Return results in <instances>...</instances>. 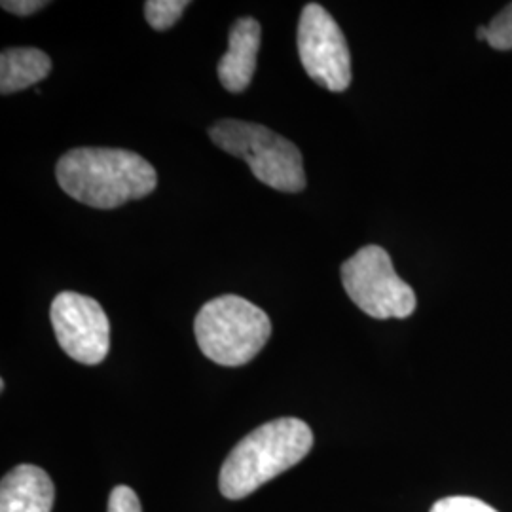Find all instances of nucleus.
I'll list each match as a JSON object with an SVG mask.
<instances>
[{
	"instance_id": "f257e3e1",
	"label": "nucleus",
	"mask_w": 512,
	"mask_h": 512,
	"mask_svg": "<svg viewBox=\"0 0 512 512\" xmlns=\"http://www.w3.org/2000/svg\"><path fill=\"white\" fill-rule=\"evenodd\" d=\"M61 190L93 209H116L156 190L158 173L124 148L84 147L63 154L55 167Z\"/></svg>"
},
{
	"instance_id": "f03ea898",
	"label": "nucleus",
	"mask_w": 512,
	"mask_h": 512,
	"mask_svg": "<svg viewBox=\"0 0 512 512\" xmlns=\"http://www.w3.org/2000/svg\"><path fill=\"white\" fill-rule=\"evenodd\" d=\"M313 433L306 421L277 418L268 421L236 448L220 469L219 488L228 499H243L256 492L310 454Z\"/></svg>"
},
{
	"instance_id": "7ed1b4c3",
	"label": "nucleus",
	"mask_w": 512,
	"mask_h": 512,
	"mask_svg": "<svg viewBox=\"0 0 512 512\" xmlns=\"http://www.w3.org/2000/svg\"><path fill=\"white\" fill-rule=\"evenodd\" d=\"M194 332L203 355L222 366L251 363L272 336V321L253 302L224 294L198 311Z\"/></svg>"
},
{
	"instance_id": "20e7f679",
	"label": "nucleus",
	"mask_w": 512,
	"mask_h": 512,
	"mask_svg": "<svg viewBox=\"0 0 512 512\" xmlns=\"http://www.w3.org/2000/svg\"><path fill=\"white\" fill-rule=\"evenodd\" d=\"M211 141L251 167L260 183L287 194L306 188L304 160L298 147L266 126L220 120L209 128Z\"/></svg>"
},
{
	"instance_id": "39448f33",
	"label": "nucleus",
	"mask_w": 512,
	"mask_h": 512,
	"mask_svg": "<svg viewBox=\"0 0 512 512\" xmlns=\"http://www.w3.org/2000/svg\"><path fill=\"white\" fill-rule=\"evenodd\" d=\"M342 285L359 310L374 319H406L416 310V293L403 281L389 253L366 245L342 264Z\"/></svg>"
},
{
	"instance_id": "423d86ee",
	"label": "nucleus",
	"mask_w": 512,
	"mask_h": 512,
	"mask_svg": "<svg viewBox=\"0 0 512 512\" xmlns=\"http://www.w3.org/2000/svg\"><path fill=\"white\" fill-rule=\"evenodd\" d=\"M298 55L315 84L329 92H346L351 84L348 42L329 12L310 2L298 23Z\"/></svg>"
},
{
	"instance_id": "0eeeda50",
	"label": "nucleus",
	"mask_w": 512,
	"mask_h": 512,
	"mask_svg": "<svg viewBox=\"0 0 512 512\" xmlns=\"http://www.w3.org/2000/svg\"><path fill=\"white\" fill-rule=\"evenodd\" d=\"M50 321L61 349L82 365H99L110 349L109 317L86 294L59 293L50 308Z\"/></svg>"
},
{
	"instance_id": "6e6552de",
	"label": "nucleus",
	"mask_w": 512,
	"mask_h": 512,
	"mask_svg": "<svg viewBox=\"0 0 512 512\" xmlns=\"http://www.w3.org/2000/svg\"><path fill=\"white\" fill-rule=\"evenodd\" d=\"M260 23L253 18H241L230 29L228 52L219 61L220 84L232 93L245 92L256 71L260 50Z\"/></svg>"
},
{
	"instance_id": "1a4fd4ad",
	"label": "nucleus",
	"mask_w": 512,
	"mask_h": 512,
	"mask_svg": "<svg viewBox=\"0 0 512 512\" xmlns=\"http://www.w3.org/2000/svg\"><path fill=\"white\" fill-rule=\"evenodd\" d=\"M54 501V482L37 465L23 463L2 478L0 512H52Z\"/></svg>"
},
{
	"instance_id": "9d476101",
	"label": "nucleus",
	"mask_w": 512,
	"mask_h": 512,
	"mask_svg": "<svg viewBox=\"0 0 512 512\" xmlns=\"http://www.w3.org/2000/svg\"><path fill=\"white\" fill-rule=\"evenodd\" d=\"M52 73V59L38 48H8L0 55V93L31 88Z\"/></svg>"
},
{
	"instance_id": "9b49d317",
	"label": "nucleus",
	"mask_w": 512,
	"mask_h": 512,
	"mask_svg": "<svg viewBox=\"0 0 512 512\" xmlns=\"http://www.w3.org/2000/svg\"><path fill=\"white\" fill-rule=\"evenodd\" d=\"M188 0H148L145 2V18L156 31L171 29L188 8Z\"/></svg>"
},
{
	"instance_id": "f8f14e48",
	"label": "nucleus",
	"mask_w": 512,
	"mask_h": 512,
	"mask_svg": "<svg viewBox=\"0 0 512 512\" xmlns=\"http://www.w3.org/2000/svg\"><path fill=\"white\" fill-rule=\"evenodd\" d=\"M486 42L499 52L512 50V2L486 25Z\"/></svg>"
},
{
	"instance_id": "ddd939ff",
	"label": "nucleus",
	"mask_w": 512,
	"mask_h": 512,
	"mask_svg": "<svg viewBox=\"0 0 512 512\" xmlns=\"http://www.w3.org/2000/svg\"><path fill=\"white\" fill-rule=\"evenodd\" d=\"M431 512H497L494 507H490L488 503L475 499V497H467V495H454V497H446L440 499Z\"/></svg>"
},
{
	"instance_id": "4468645a",
	"label": "nucleus",
	"mask_w": 512,
	"mask_h": 512,
	"mask_svg": "<svg viewBox=\"0 0 512 512\" xmlns=\"http://www.w3.org/2000/svg\"><path fill=\"white\" fill-rule=\"evenodd\" d=\"M109 512H143L137 494L129 486H118L109 497Z\"/></svg>"
},
{
	"instance_id": "2eb2a0df",
	"label": "nucleus",
	"mask_w": 512,
	"mask_h": 512,
	"mask_svg": "<svg viewBox=\"0 0 512 512\" xmlns=\"http://www.w3.org/2000/svg\"><path fill=\"white\" fill-rule=\"evenodd\" d=\"M48 4L50 2H46V0H4L2 8L14 16L25 18V16L37 14L38 10L46 8Z\"/></svg>"
}]
</instances>
